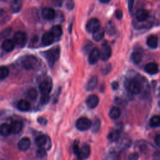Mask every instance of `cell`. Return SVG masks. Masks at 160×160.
<instances>
[{
    "label": "cell",
    "instance_id": "d4e9b609",
    "mask_svg": "<svg viewBox=\"0 0 160 160\" xmlns=\"http://www.w3.org/2000/svg\"><path fill=\"white\" fill-rule=\"evenodd\" d=\"M48 138L45 135H39L35 139V144L39 148H42L47 143Z\"/></svg>",
    "mask_w": 160,
    "mask_h": 160
},
{
    "label": "cell",
    "instance_id": "44dd1931",
    "mask_svg": "<svg viewBox=\"0 0 160 160\" xmlns=\"http://www.w3.org/2000/svg\"><path fill=\"white\" fill-rule=\"evenodd\" d=\"M142 58V54L139 50H134L132 52L131 56V61L133 62V63L136 64H139L141 61Z\"/></svg>",
    "mask_w": 160,
    "mask_h": 160
},
{
    "label": "cell",
    "instance_id": "5bb4252c",
    "mask_svg": "<svg viewBox=\"0 0 160 160\" xmlns=\"http://www.w3.org/2000/svg\"><path fill=\"white\" fill-rule=\"evenodd\" d=\"M149 12L144 9H138L136 12V18L140 22L146 21L149 18Z\"/></svg>",
    "mask_w": 160,
    "mask_h": 160
},
{
    "label": "cell",
    "instance_id": "e575fe53",
    "mask_svg": "<svg viewBox=\"0 0 160 160\" xmlns=\"http://www.w3.org/2000/svg\"><path fill=\"white\" fill-rule=\"evenodd\" d=\"M50 100V96L47 94H42L40 98V102L42 104H46Z\"/></svg>",
    "mask_w": 160,
    "mask_h": 160
},
{
    "label": "cell",
    "instance_id": "ba28073f",
    "mask_svg": "<svg viewBox=\"0 0 160 160\" xmlns=\"http://www.w3.org/2000/svg\"><path fill=\"white\" fill-rule=\"evenodd\" d=\"M100 58V51L97 48L92 49L89 52L88 61L91 64H96Z\"/></svg>",
    "mask_w": 160,
    "mask_h": 160
},
{
    "label": "cell",
    "instance_id": "52a82bcc",
    "mask_svg": "<svg viewBox=\"0 0 160 160\" xmlns=\"http://www.w3.org/2000/svg\"><path fill=\"white\" fill-rule=\"evenodd\" d=\"M90 152L91 149L89 146L87 144H84L79 149V151L77 155L78 159L79 160H84L85 159H87L89 156Z\"/></svg>",
    "mask_w": 160,
    "mask_h": 160
},
{
    "label": "cell",
    "instance_id": "30bf717a",
    "mask_svg": "<svg viewBox=\"0 0 160 160\" xmlns=\"http://www.w3.org/2000/svg\"><path fill=\"white\" fill-rule=\"evenodd\" d=\"M31 145V141L27 137H24L19 140L18 144V149L21 151H25L28 150Z\"/></svg>",
    "mask_w": 160,
    "mask_h": 160
},
{
    "label": "cell",
    "instance_id": "7bdbcfd3",
    "mask_svg": "<svg viewBox=\"0 0 160 160\" xmlns=\"http://www.w3.org/2000/svg\"><path fill=\"white\" fill-rule=\"evenodd\" d=\"M152 160H160V152L156 151L154 152L152 157Z\"/></svg>",
    "mask_w": 160,
    "mask_h": 160
},
{
    "label": "cell",
    "instance_id": "9a60e30c",
    "mask_svg": "<svg viewBox=\"0 0 160 160\" xmlns=\"http://www.w3.org/2000/svg\"><path fill=\"white\" fill-rule=\"evenodd\" d=\"M145 71L151 74V75H153L155 74L156 73H158V72L159 71V68L158 66L156 63L155 62H149L148 63L144 68Z\"/></svg>",
    "mask_w": 160,
    "mask_h": 160
},
{
    "label": "cell",
    "instance_id": "7402d4cb",
    "mask_svg": "<svg viewBox=\"0 0 160 160\" xmlns=\"http://www.w3.org/2000/svg\"><path fill=\"white\" fill-rule=\"evenodd\" d=\"M10 126L12 132L14 134L19 133L22 128V123L20 121H14L11 122Z\"/></svg>",
    "mask_w": 160,
    "mask_h": 160
},
{
    "label": "cell",
    "instance_id": "e0dca14e",
    "mask_svg": "<svg viewBox=\"0 0 160 160\" xmlns=\"http://www.w3.org/2000/svg\"><path fill=\"white\" fill-rule=\"evenodd\" d=\"M147 46L151 49H156L158 45V37L156 35H150L146 40Z\"/></svg>",
    "mask_w": 160,
    "mask_h": 160
},
{
    "label": "cell",
    "instance_id": "7c38bea8",
    "mask_svg": "<svg viewBox=\"0 0 160 160\" xmlns=\"http://www.w3.org/2000/svg\"><path fill=\"white\" fill-rule=\"evenodd\" d=\"M42 16L44 19L48 20H51L55 17L56 12L52 8L46 7L42 9Z\"/></svg>",
    "mask_w": 160,
    "mask_h": 160
},
{
    "label": "cell",
    "instance_id": "3957f363",
    "mask_svg": "<svg viewBox=\"0 0 160 160\" xmlns=\"http://www.w3.org/2000/svg\"><path fill=\"white\" fill-rule=\"evenodd\" d=\"M92 126L91 121L86 117H81L76 122V128L81 131H86Z\"/></svg>",
    "mask_w": 160,
    "mask_h": 160
},
{
    "label": "cell",
    "instance_id": "8fae6325",
    "mask_svg": "<svg viewBox=\"0 0 160 160\" xmlns=\"http://www.w3.org/2000/svg\"><path fill=\"white\" fill-rule=\"evenodd\" d=\"M86 103L89 108H95L99 103V98L95 94L90 95L87 98L86 100Z\"/></svg>",
    "mask_w": 160,
    "mask_h": 160
},
{
    "label": "cell",
    "instance_id": "ee69618b",
    "mask_svg": "<svg viewBox=\"0 0 160 160\" xmlns=\"http://www.w3.org/2000/svg\"><path fill=\"white\" fill-rule=\"evenodd\" d=\"M154 142L158 146L160 147V134L156 136L154 138Z\"/></svg>",
    "mask_w": 160,
    "mask_h": 160
},
{
    "label": "cell",
    "instance_id": "f1b7e54d",
    "mask_svg": "<svg viewBox=\"0 0 160 160\" xmlns=\"http://www.w3.org/2000/svg\"><path fill=\"white\" fill-rule=\"evenodd\" d=\"M150 125L152 127H158L160 126V116H153L150 119Z\"/></svg>",
    "mask_w": 160,
    "mask_h": 160
},
{
    "label": "cell",
    "instance_id": "ffe728a7",
    "mask_svg": "<svg viewBox=\"0 0 160 160\" xmlns=\"http://www.w3.org/2000/svg\"><path fill=\"white\" fill-rule=\"evenodd\" d=\"M104 29L102 27H100L92 33V38L96 41H100L104 38Z\"/></svg>",
    "mask_w": 160,
    "mask_h": 160
},
{
    "label": "cell",
    "instance_id": "f35d334b",
    "mask_svg": "<svg viewBox=\"0 0 160 160\" xmlns=\"http://www.w3.org/2000/svg\"><path fill=\"white\" fill-rule=\"evenodd\" d=\"M139 158V155L136 152H132L128 156V160H138Z\"/></svg>",
    "mask_w": 160,
    "mask_h": 160
},
{
    "label": "cell",
    "instance_id": "2e32d148",
    "mask_svg": "<svg viewBox=\"0 0 160 160\" xmlns=\"http://www.w3.org/2000/svg\"><path fill=\"white\" fill-rule=\"evenodd\" d=\"M54 39L55 38L51 31L46 32L42 35V42L44 45H49L54 42Z\"/></svg>",
    "mask_w": 160,
    "mask_h": 160
},
{
    "label": "cell",
    "instance_id": "bcb514c9",
    "mask_svg": "<svg viewBox=\"0 0 160 160\" xmlns=\"http://www.w3.org/2000/svg\"><path fill=\"white\" fill-rule=\"evenodd\" d=\"M128 8L130 12H131L132 11V7H133V4H134V1L131 0V1H128Z\"/></svg>",
    "mask_w": 160,
    "mask_h": 160
},
{
    "label": "cell",
    "instance_id": "d6986e66",
    "mask_svg": "<svg viewBox=\"0 0 160 160\" xmlns=\"http://www.w3.org/2000/svg\"><path fill=\"white\" fill-rule=\"evenodd\" d=\"M98 78L96 76L91 77L86 84V89L88 91H91L94 89L98 84Z\"/></svg>",
    "mask_w": 160,
    "mask_h": 160
},
{
    "label": "cell",
    "instance_id": "4fadbf2b",
    "mask_svg": "<svg viewBox=\"0 0 160 160\" xmlns=\"http://www.w3.org/2000/svg\"><path fill=\"white\" fill-rule=\"evenodd\" d=\"M39 89L42 94H48V93H49L51 92V89H52L51 83L49 81H46V80L43 81L39 84Z\"/></svg>",
    "mask_w": 160,
    "mask_h": 160
},
{
    "label": "cell",
    "instance_id": "f546056e",
    "mask_svg": "<svg viewBox=\"0 0 160 160\" xmlns=\"http://www.w3.org/2000/svg\"><path fill=\"white\" fill-rule=\"evenodd\" d=\"M9 69L6 66H0V79H4L7 78L9 75Z\"/></svg>",
    "mask_w": 160,
    "mask_h": 160
},
{
    "label": "cell",
    "instance_id": "cb8c5ba5",
    "mask_svg": "<svg viewBox=\"0 0 160 160\" xmlns=\"http://www.w3.org/2000/svg\"><path fill=\"white\" fill-rule=\"evenodd\" d=\"M12 132L11 126L8 124L4 123L0 126V134L3 136H7Z\"/></svg>",
    "mask_w": 160,
    "mask_h": 160
},
{
    "label": "cell",
    "instance_id": "d6a6232c",
    "mask_svg": "<svg viewBox=\"0 0 160 160\" xmlns=\"http://www.w3.org/2000/svg\"><path fill=\"white\" fill-rule=\"evenodd\" d=\"M119 136V131L118 130H114L109 133L108 136V138L111 141H116L118 139V137Z\"/></svg>",
    "mask_w": 160,
    "mask_h": 160
},
{
    "label": "cell",
    "instance_id": "484cf974",
    "mask_svg": "<svg viewBox=\"0 0 160 160\" xmlns=\"http://www.w3.org/2000/svg\"><path fill=\"white\" fill-rule=\"evenodd\" d=\"M22 6V2L20 0H15L13 1L11 4V10L13 12H19Z\"/></svg>",
    "mask_w": 160,
    "mask_h": 160
},
{
    "label": "cell",
    "instance_id": "74e56055",
    "mask_svg": "<svg viewBox=\"0 0 160 160\" xmlns=\"http://www.w3.org/2000/svg\"><path fill=\"white\" fill-rule=\"evenodd\" d=\"M111 64H108L102 69V73L103 74L106 75V74H108L111 71Z\"/></svg>",
    "mask_w": 160,
    "mask_h": 160
},
{
    "label": "cell",
    "instance_id": "b9f144b4",
    "mask_svg": "<svg viewBox=\"0 0 160 160\" xmlns=\"http://www.w3.org/2000/svg\"><path fill=\"white\" fill-rule=\"evenodd\" d=\"M38 122L40 124L43 125V126H45L47 124V122H48L47 119L45 118H44V117H39V118H38Z\"/></svg>",
    "mask_w": 160,
    "mask_h": 160
},
{
    "label": "cell",
    "instance_id": "277c9868",
    "mask_svg": "<svg viewBox=\"0 0 160 160\" xmlns=\"http://www.w3.org/2000/svg\"><path fill=\"white\" fill-rule=\"evenodd\" d=\"M27 40V35L23 31H19L14 35V41L15 42V44H16L20 48H22L26 45Z\"/></svg>",
    "mask_w": 160,
    "mask_h": 160
},
{
    "label": "cell",
    "instance_id": "8992f818",
    "mask_svg": "<svg viewBox=\"0 0 160 160\" xmlns=\"http://www.w3.org/2000/svg\"><path fill=\"white\" fill-rule=\"evenodd\" d=\"M99 28H100L99 20L96 18L90 19L86 23V29L88 32L93 33Z\"/></svg>",
    "mask_w": 160,
    "mask_h": 160
},
{
    "label": "cell",
    "instance_id": "f6af8a7d",
    "mask_svg": "<svg viewBox=\"0 0 160 160\" xmlns=\"http://www.w3.org/2000/svg\"><path fill=\"white\" fill-rule=\"evenodd\" d=\"M111 87H112V89L113 90H116L118 89V87H119V84L117 81H114L112 82L111 84Z\"/></svg>",
    "mask_w": 160,
    "mask_h": 160
},
{
    "label": "cell",
    "instance_id": "d590c367",
    "mask_svg": "<svg viewBox=\"0 0 160 160\" xmlns=\"http://www.w3.org/2000/svg\"><path fill=\"white\" fill-rule=\"evenodd\" d=\"M36 155L39 158H43L46 155V150L44 148H39L36 151Z\"/></svg>",
    "mask_w": 160,
    "mask_h": 160
},
{
    "label": "cell",
    "instance_id": "603a6c76",
    "mask_svg": "<svg viewBox=\"0 0 160 160\" xmlns=\"http://www.w3.org/2000/svg\"><path fill=\"white\" fill-rule=\"evenodd\" d=\"M121 113L120 109L116 106H114L111 108L109 112V116L112 119H117L120 117Z\"/></svg>",
    "mask_w": 160,
    "mask_h": 160
},
{
    "label": "cell",
    "instance_id": "836d02e7",
    "mask_svg": "<svg viewBox=\"0 0 160 160\" xmlns=\"http://www.w3.org/2000/svg\"><path fill=\"white\" fill-rule=\"evenodd\" d=\"M101 126V121H99V119H96L94 123L92 124V131L93 132H96L97 131H98L99 128Z\"/></svg>",
    "mask_w": 160,
    "mask_h": 160
},
{
    "label": "cell",
    "instance_id": "7dc6e473",
    "mask_svg": "<svg viewBox=\"0 0 160 160\" xmlns=\"http://www.w3.org/2000/svg\"><path fill=\"white\" fill-rule=\"evenodd\" d=\"M99 2L102 4H107L110 2V0H101V1H99Z\"/></svg>",
    "mask_w": 160,
    "mask_h": 160
},
{
    "label": "cell",
    "instance_id": "60d3db41",
    "mask_svg": "<svg viewBox=\"0 0 160 160\" xmlns=\"http://www.w3.org/2000/svg\"><path fill=\"white\" fill-rule=\"evenodd\" d=\"M123 16V13L122 10L121 9H118L115 12V16L118 19H121Z\"/></svg>",
    "mask_w": 160,
    "mask_h": 160
},
{
    "label": "cell",
    "instance_id": "9c48e42d",
    "mask_svg": "<svg viewBox=\"0 0 160 160\" xmlns=\"http://www.w3.org/2000/svg\"><path fill=\"white\" fill-rule=\"evenodd\" d=\"M111 54L112 50L111 46L108 44L104 45L100 52V58L101 59V60L106 61L110 58V57L111 56Z\"/></svg>",
    "mask_w": 160,
    "mask_h": 160
},
{
    "label": "cell",
    "instance_id": "ac0fdd59",
    "mask_svg": "<svg viewBox=\"0 0 160 160\" xmlns=\"http://www.w3.org/2000/svg\"><path fill=\"white\" fill-rule=\"evenodd\" d=\"M15 42L14 40L8 39L3 41L2 44V49L7 52H10L12 51L15 47Z\"/></svg>",
    "mask_w": 160,
    "mask_h": 160
},
{
    "label": "cell",
    "instance_id": "1f68e13d",
    "mask_svg": "<svg viewBox=\"0 0 160 160\" xmlns=\"http://www.w3.org/2000/svg\"><path fill=\"white\" fill-rule=\"evenodd\" d=\"M106 32L109 35H113L116 33V29L111 22H109L106 26Z\"/></svg>",
    "mask_w": 160,
    "mask_h": 160
},
{
    "label": "cell",
    "instance_id": "4dcf8cb0",
    "mask_svg": "<svg viewBox=\"0 0 160 160\" xmlns=\"http://www.w3.org/2000/svg\"><path fill=\"white\" fill-rule=\"evenodd\" d=\"M27 94H28V96L31 99H32V100H34L36 99L37 96H38V92L36 91V89L34 88H30L28 91V92H27Z\"/></svg>",
    "mask_w": 160,
    "mask_h": 160
},
{
    "label": "cell",
    "instance_id": "7a4b0ae2",
    "mask_svg": "<svg viewBox=\"0 0 160 160\" xmlns=\"http://www.w3.org/2000/svg\"><path fill=\"white\" fill-rule=\"evenodd\" d=\"M59 52L60 49L58 46L54 47L48 51L43 52V56L46 59L49 66H53L55 62L58 59L59 56Z\"/></svg>",
    "mask_w": 160,
    "mask_h": 160
},
{
    "label": "cell",
    "instance_id": "6da1fadb",
    "mask_svg": "<svg viewBox=\"0 0 160 160\" xmlns=\"http://www.w3.org/2000/svg\"><path fill=\"white\" fill-rule=\"evenodd\" d=\"M21 64L24 68L28 70L37 69L40 65L39 59L33 55H28L22 58Z\"/></svg>",
    "mask_w": 160,
    "mask_h": 160
},
{
    "label": "cell",
    "instance_id": "4316f807",
    "mask_svg": "<svg viewBox=\"0 0 160 160\" xmlns=\"http://www.w3.org/2000/svg\"><path fill=\"white\" fill-rule=\"evenodd\" d=\"M17 107L19 110L26 111H28L29 109L30 104L28 101H27L26 100L21 99L18 101V102L17 104Z\"/></svg>",
    "mask_w": 160,
    "mask_h": 160
},
{
    "label": "cell",
    "instance_id": "83f0119b",
    "mask_svg": "<svg viewBox=\"0 0 160 160\" xmlns=\"http://www.w3.org/2000/svg\"><path fill=\"white\" fill-rule=\"evenodd\" d=\"M51 32L52 33V34L54 35L55 38H59L62 33V28L59 26V25H56L54 26L52 28H51Z\"/></svg>",
    "mask_w": 160,
    "mask_h": 160
},
{
    "label": "cell",
    "instance_id": "5b68a950",
    "mask_svg": "<svg viewBox=\"0 0 160 160\" xmlns=\"http://www.w3.org/2000/svg\"><path fill=\"white\" fill-rule=\"evenodd\" d=\"M128 90L131 93L137 94L141 92V88H142V84L139 80L134 78L131 79L129 82V84L128 85Z\"/></svg>",
    "mask_w": 160,
    "mask_h": 160
},
{
    "label": "cell",
    "instance_id": "ab89813d",
    "mask_svg": "<svg viewBox=\"0 0 160 160\" xmlns=\"http://www.w3.org/2000/svg\"><path fill=\"white\" fill-rule=\"evenodd\" d=\"M74 6V2L73 1H68L66 2V7L69 10H71L72 9H73Z\"/></svg>",
    "mask_w": 160,
    "mask_h": 160
},
{
    "label": "cell",
    "instance_id": "8d00e7d4",
    "mask_svg": "<svg viewBox=\"0 0 160 160\" xmlns=\"http://www.w3.org/2000/svg\"><path fill=\"white\" fill-rule=\"evenodd\" d=\"M79 141H75L73 143V146H72V151L73 152L75 155H78L79 151Z\"/></svg>",
    "mask_w": 160,
    "mask_h": 160
}]
</instances>
